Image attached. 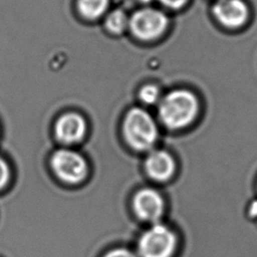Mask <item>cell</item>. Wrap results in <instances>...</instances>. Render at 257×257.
<instances>
[{
	"label": "cell",
	"instance_id": "3",
	"mask_svg": "<svg viewBox=\"0 0 257 257\" xmlns=\"http://www.w3.org/2000/svg\"><path fill=\"white\" fill-rule=\"evenodd\" d=\"M178 239L175 232L165 224L154 223L138 241L139 257H172Z\"/></svg>",
	"mask_w": 257,
	"mask_h": 257
},
{
	"label": "cell",
	"instance_id": "17",
	"mask_svg": "<svg viewBox=\"0 0 257 257\" xmlns=\"http://www.w3.org/2000/svg\"><path fill=\"white\" fill-rule=\"evenodd\" d=\"M144 1H150V0H144Z\"/></svg>",
	"mask_w": 257,
	"mask_h": 257
},
{
	"label": "cell",
	"instance_id": "13",
	"mask_svg": "<svg viewBox=\"0 0 257 257\" xmlns=\"http://www.w3.org/2000/svg\"><path fill=\"white\" fill-rule=\"evenodd\" d=\"M10 170L7 163L0 157V189H2L9 181Z\"/></svg>",
	"mask_w": 257,
	"mask_h": 257
},
{
	"label": "cell",
	"instance_id": "11",
	"mask_svg": "<svg viewBox=\"0 0 257 257\" xmlns=\"http://www.w3.org/2000/svg\"><path fill=\"white\" fill-rule=\"evenodd\" d=\"M130 20L121 10H114L105 18V26L112 33H120L128 25Z\"/></svg>",
	"mask_w": 257,
	"mask_h": 257
},
{
	"label": "cell",
	"instance_id": "6",
	"mask_svg": "<svg viewBox=\"0 0 257 257\" xmlns=\"http://www.w3.org/2000/svg\"><path fill=\"white\" fill-rule=\"evenodd\" d=\"M133 210L138 218L154 224L159 222L164 215L165 201L157 190L144 188L135 194Z\"/></svg>",
	"mask_w": 257,
	"mask_h": 257
},
{
	"label": "cell",
	"instance_id": "18",
	"mask_svg": "<svg viewBox=\"0 0 257 257\" xmlns=\"http://www.w3.org/2000/svg\"><path fill=\"white\" fill-rule=\"evenodd\" d=\"M256 224H257V222H256Z\"/></svg>",
	"mask_w": 257,
	"mask_h": 257
},
{
	"label": "cell",
	"instance_id": "15",
	"mask_svg": "<svg viewBox=\"0 0 257 257\" xmlns=\"http://www.w3.org/2000/svg\"><path fill=\"white\" fill-rule=\"evenodd\" d=\"M103 257H137L132 251L124 248H117L108 251Z\"/></svg>",
	"mask_w": 257,
	"mask_h": 257
},
{
	"label": "cell",
	"instance_id": "1",
	"mask_svg": "<svg viewBox=\"0 0 257 257\" xmlns=\"http://www.w3.org/2000/svg\"><path fill=\"white\" fill-rule=\"evenodd\" d=\"M197 97L189 90L177 89L169 92L159 103V117L169 130L177 131L189 126L198 115Z\"/></svg>",
	"mask_w": 257,
	"mask_h": 257
},
{
	"label": "cell",
	"instance_id": "2",
	"mask_svg": "<svg viewBox=\"0 0 257 257\" xmlns=\"http://www.w3.org/2000/svg\"><path fill=\"white\" fill-rule=\"evenodd\" d=\"M122 134L126 144L136 151L152 150L158 140V126L152 115L146 110L136 107L125 114Z\"/></svg>",
	"mask_w": 257,
	"mask_h": 257
},
{
	"label": "cell",
	"instance_id": "4",
	"mask_svg": "<svg viewBox=\"0 0 257 257\" xmlns=\"http://www.w3.org/2000/svg\"><path fill=\"white\" fill-rule=\"evenodd\" d=\"M50 166L54 175L67 184H78L87 175L85 159L70 149L56 150L51 156Z\"/></svg>",
	"mask_w": 257,
	"mask_h": 257
},
{
	"label": "cell",
	"instance_id": "14",
	"mask_svg": "<svg viewBox=\"0 0 257 257\" xmlns=\"http://www.w3.org/2000/svg\"><path fill=\"white\" fill-rule=\"evenodd\" d=\"M246 217L255 223L257 222V198L251 199L246 205Z\"/></svg>",
	"mask_w": 257,
	"mask_h": 257
},
{
	"label": "cell",
	"instance_id": "5",
	"mask_svg": "<svg viewBox=\"0 0 257 257\" xmlns=\"http://www.w3.org/2000/svg\"><path fill=\"white\" fill-rule=\"evenodd\" d=\"M166 15L156 9L146 8L137 11L130 19L133 33L140 39L152 40L160 36L167 27Z\"/></svg>",
	"mask_w": 257,
	"mask_h": 257
},
{
	"label": "cell",
	"instance_id": "16",
	"mask_svg": "<svg viewBox=\"0 0 257 257\" xmlns=\"http://www.w3.org/2000/svg\"><path fill=\"white\" fill-rule=\"evenodd\" d=\"M159 1L167 7L177 9V8L182 7L186 3L187 0H159Z\"/></svg>",
	"mask_w": 257,
	"mask_h": 257
},
{
	"label": "cell",
	"instance_id": "12",
	"mask_svg": "<svg viewBox=\"0 0 257 257\" xmlns=\"http://www.w3.org/2000/svg\"><path fill=\"white\" fill-rule=\"evenodd\" d=\"M140 98L147 104L156 103L160 99V89L153 84H148L140 90Z\"/></svg>",
	"mask_w": 257,
	"mask_h": 257
},
{
	"label": "cell",
	"instance_id": "8",
	"mask_svg": "<svg viewBox=\"0 0 257 257\" xmlns=\"http://www.w3.org/2000/svg\"><path fill=\"white\" fill-rule=\"evenodd\" d=\"M213 13L224 26L239 27L247 20L248 8L243 0H218Z\"/></svg>",
	"mask_w": 257,
	"mask_h": 257
},
{
	"label": "cell",
	"instance_id": "9",
	"mask_svg": "<svg viewBox=\"0 0 257 257\" xmlns=\"http://www.w3.org/2000/svg\"><path fill=\"white\" fill-rule=\"evenodd\" d=\"M176 164L173 157L166 151L153 150L145 161L147 175L154 181L165 182L175 173Z\"/></svg>",
	"mask_w": 257,
	"mask_h": 257
},
{
	"label": "cell",
	"instance_id": "10",
	"mask_svg": "<svg viewBox=\"0 0 257 257\" xmlns=\"http://www.w3.org/2000/svg\"><path fill=\"white\" fill-rule=\"evenodd\" d=\"M108 0H78L77 6L80 13L86 18L94 19L106 9Z\"/></svg>",
	"mask_w": 257,
	"mask_h": 257
},
{
	"label": "cell",
	"instance_id": "7",
	"mask_svg": "<svg viewBox=\"0 0 257 257\" xmlns=\"http://www.w3.org/2000/svg\"><path fill=\"white\" fill-rule=\"evenodd\" d=\"M86 133L84 118L75 112H68L61 115L55 122L54 135L58 142L71 146L82 141Z\"/></svg>",
	"mask_w": 257,
	"mask_h": 257
}]
</instances>
